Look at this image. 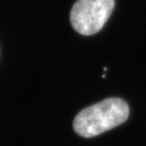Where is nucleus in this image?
<instances>
[{
  "label": "nucleus",
  "instance_id": "f257e3e1",
  "mask_svg": "<svg viewBox=\"0 0 146 146\" xmlns=\"http://www.w3.org/2000/svg\"><path fill=\"white\" fill-rule=\"evenodd\" d=\"M129 116V107L123 100L110 98L86 107L76 116L75 132L84 138H93L123 123Z\"/></svg>",
  "mask_w": 146,
  "mask_h": 146
},
{
  "label": "nucleus",
  "instance_id": "f03ea898",
  "mask_svg": "<svg viewBox=\"0 0 146 146\" xmlns=\"http://www.w3.org/2000/svg\"><path fill=\"white\" fill-rule=\"evenodd\" d=\"M114 6V0H78L70 13L72 27L83 35L99 33L110 17Z\"/></svg>",
  "mask_w": 146,
  "mask_h": 146
}]
</instances>
